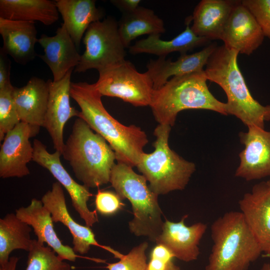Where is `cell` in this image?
Listing matches in <instances>:
<instances>
[{"mask_svg": "<svg viewBox=\"0 0 270 270\" xmlns=\"http://www.w3.org/2000/svg\"><path fill=\"white\" fill-rule=\"evenodd\" d=\"M32 160L48 170L58 182L68 192L72 205L86 226L92 227L97 222L96 210L92 211L88 206V202L92 196L89 188L76 182L68 173L61 163V154L55 151L50 153L46 146L40 140L35 139L33 142Z\"/></svg>", "mask_w": 270, "mask_h": 270, "instance_id": "10", "label": "cell"}, {"mask_svg": "<svg viewBox=\"0 0 270 270\" xmlns=\"http://www.w3.org/2000/svg\"><path fill=\"white\" fill-rule=\"evenodd\" d=\"M18 258L12 256L5 268L0 270H16ZM26 270H71V266L48 246L40 244L34 239L28 252Z\"/></svg>", "mask_w": 270, "mask_h": 270, "instance_id": "29", "label": "cell"}, {"mask_svg": "<svg viewBox=\"0 0 270 270\" xmlns=\"http://www.w3.org/2000/svg\"><path fill=\"white\" fill-rule=\"evenodd\" d=\"M148 243L144 242L134 247L126 255H124L118 262L107 263L108 270H146V251Z\"/></svg>", "mask_w": 270, "mask_h": 270, "instance_id": "31", "label": "cell"}, {"mask_svg": "<svg viewBox=\"0 0 270 270\" xmlns=\"http://www.w3.org/2000/svg\"><path fill=\"white\" fill-rule=\"evenodd\" d=\"M98 74L94 85L102 96L118 98L135 106H150L154 90L146 72H138L124 60Z\"/></svg>", "mask_w": 270, "mask_h": 270, "instance_id": "9", "label": "cell"}, {"mask_svg": "<svg viewBox=\"0 0 270 270\" xmlns=\"http://www.w3.org/2000/svg\"><path fill=\"white\" fill-rule=\"evenodd\" d=\"M70 70L60 80H48L49 95L48 106L42 127L48 132L56 151L62 154L64 146L63 138L64 126L71 118L79 117L80 111L70 105Z\"/></svg>", "mask_w": 270, "mask_h": 270, "instance_id": "12", "label": "cell"}, {"mask_svg": "<svg viewBox=\"0 0 270 270\" xmlns=\"http://www.w3.org/2000/svg\"><path fill=\"white\" fill-rule=\"evenodd\" d=\"M70 92L80 109L78 118L107 142L115 152L117 162L136 166L148 142L146 132L138 126H124L113 118L104 108L102 96L94 84L72 82Z\"/></svg>", "mask_w": 270, "mask_h": 270, "instance_id": "1", "label": "cell"}, {"mask_svg": "<svg viewBox=\"0 0 270 270\" xmlns=\"http://www.w3.org/2000/svg\"><path fill=\"white\" fill-rule=\"evenodd\" d=\"M31 232V226L16 214H8L0 219V269L5 268L14 250H30L34 240Z\"/></svg>", "mask_w": 270, "mask_h": 270, "instance_id": "28", "label": "cell"}, {"mask_svg": "<svg viewBox=\"0 0 270 270\" xmlns=\"http://www.w3.org/2000/svg\"><path fill=\"white\" fill-rule=\"evenodd\" d=\"M171 126L160 124L154 134V150L144 152L136 166L149 182L151 190L158 196L184 190L196 170V164L186 160L169 146Z\"/></svg>", "mask_w": 270, "mask_h": 270, "instance_id": "7", "label": "cell"}, {"mask_svg": "<svg viewBox=\"0 0 270 270\" xmlns=\"http://www.w3.org/2000/svg\"><path fill=\"white\" fill-rule=\"evenodd\" d=\"M140 0H112L110 2L123 14L132 12L140 6Z\"/></svg>", "mask_w": 270, "mask_h": 270, "instance_id": "35", "label": "cell"}, {"mask_svg": "<svg viewBox=\"0 0 270 270\" xmlns=\"http://www.w3.org/2000/svg\"><path fill=\"white\" fill-rule=\"evenodd\" d=\"M85 50L75 72L94 68L98 72L124 60L125 48L118 32V22L111 17L90 24L83 38Z\"/></svg>", "mask_w": 270, "mask_h": 270, "instance_id": "8", "label": "cell"}, {"mask_svg": "<svg viewBox=\"0 0 270 270\" xmlns=\"http://www.w3.org/2000/svg\"><path fill=\"white\" fill-rule=\"evenodd\" d=\"M122 200L116 192L98 190L95 197L96 210L104 216L115 214L124 205Z\"/></svg>", "mask_w": 270, "mask_h": 270, "instance_id": "33", "label": "cell"}, {"mask_svg": "<svg viewBox=\"0 0 270 270\" xmlns=\"http://www.w3.org/2000/svg\"><path fill=\"white\" fill-rule=\"evenodd\" d=\"M255 18L264 37L270 39V0H242Z\"/></svg>", "mask_w": 270, "mask_h": 270, "instance_id": "32", "label": "cell"}, {"mask_svg": "<svg viewBox=\"0 0 270 270\" xmlns=\"http://www.w3.org/2000/svg\"><path fill=\"white\" fill-rule=\"evenodd\" d=\"M268 182H269V183H270V180H269Z\"/></svg>", "mask_w": 270, "mask_h": 270, "instance_id": "38", "label": "cell"}, {"mask_svg": "<svg viewBox=\"0 0 270 270\" xmlns=\"http://www.w3.org/2000/svg\"><path fill=\"white\" fill-rule=\"evenodd\" d=\"M204 70L174 76L154 90L150 104L160 124L172 127L178 114L188 109L212 110L228 115L227 105L210 91Z\"/></svg>", "mask_w": 270, "mask_h": 270, "instance_id": "4", "label": "cell"}, {"mask_svg": "<svg viewBox=\"0 0 270 270\" xmlns=\"http://www.w3.org/2000/svg\"><path fill=\"white\" fill-rule=\"evenodd\" d=\"M118 32L125 48L131 42L144 34H161L165 32L164 21L151 9L139 6L134 11L123 14L118 23Z\"/></svg>", "mask_w": 270, "mask_h": 270, "instance_id": "27", "label": "cell"}, {"mask_svg": "<svg viewBox=\"0 0 270 270\" xmlns=\"http://www.w3.org/2000/svg\"><path fill=\"white\" fill-rule=\"evenodd\" d=\"M213 242L206 270H248L262 250L240 211H230L210 226Z\"/></svg>", "mask_w": 270, "mask_h": 270, "instance_id": "5", "label": "cell"}, {"mask_svg": "<svg viewBox=\"0 0 270 270\" xmlns=\"http://www.w3.org/2000/svg\"><path fill=\"white\" fill-rule=\"evenodd\" d=\"M12 97L20 120L40 130L46 112L49 87L48 81L32 77L21 87H14Z\"/></svg>", "mask_w": 270, "mask_h": 270, "instance_id": "22", "label": "cell"}, {"mask_svg": "<svg viewBox=\"0 0 270 270\" xmlns=\"http://www.w3.org/2000/svg\"><path fill=\"white\" fill-rule=\"evenodd\" d=\"M143 175L121 162L113 166L110 182L122 200L132 204L134 218L129 222L130 232L136 236H146L155 242L162 232L164 222L158 202V195L147 184Z\"/></svg>", "mask_w": 270, "mask_h": 270, "instance_id": "6", "label": "cell"}, {"mask_svg": "<svg viewBox=\"0 0 270 270\" xmlns=\"http://www.w3.org/2000/svg\"><path fill=\"white\" fill-rule=\"evenodd\" d=\"M41 200L50 212L54 222H61L69 230L72 237V248L76 254L88 252L92 246L102 248L119 258L121 254L110 246H102L96 241L92 229L76 222L68 210L62 186L58 182L52 184V189L42 196Z\"/></svg>", "mask_w": 270, "mask_h": 270, "instance_id": "14", "label": "cell"}, {"mask_svg": "<svg viewBox=\"0 0 270 270\" xmlns=\"http://www.w3.org/2000/svg\"><path fill=\"white\" fill-rule=\"evenodd\" d=\"M14 86L0 90V140L20 122L12 97Z\"/></svg>", "mask_w": 270, "mask_h": 270, "instance_id": "30", "label": "cell"}, {"mask_svg": "<svg viewBox=\"0 0 270 270\" xmlns=\"http://www.w3.org/2000/svg\"><path fill=\"white\" fill-rule=\"evenodd\" d=\"M0 34L3 42L0 50L16 62L25 65L38 56L34 48L38 40L35 23L0 18Z\"/></svg>", "mask_w": 270, "mask_h": 270, "instance_id": "20", "label": "cell"}, {"mask_svg": "<svg viewBox=\"0 0 270 270\" xmlns=\"http://www.w3.org/2000/svg\"><path fill=\"white\" fill-rule=\"evenodd\" d=\"M166 270H180V268L172 260L169 263Z\"/></svg>", "mask_w": 270, "mask_h": 270, "instance_id": "36", "label": "cell"}, {"mask_svg": "<svg viewBox=\"0 0 270 270\" xmlns=\"http://www.w3.org/2000/svg\"><path fill=\"white\" fill-rule=\"evenodd\" d=\"M10 61L8 55L0 50V90L13 86L10 80Z\"/></svg>", "mask_w": 270, "mask_h": 270, "instance_id": "34", "label": "cell"}, {"mask_svg": "<svg viewBox=\"0 0 270 270\" xmlns=\"http://www.w3.org/2000/svg\"><path fill=\"white\" fill-rule=\"evenodd\" d=\"M216 47V44H212L194 54H181L174 62L166 57L150 60L146 65V72L152 81L154 90L162 87L171 77L204 70Z\"/></svg>", "mask_w": 270, "mask_h": 270, "instance_id": "21", "label": "cell"}, {"mask_svg": "<svg viewBox=\"0 0 270 270\" xmlns=\"http://www.w3.org/2000/svg\"><path fill=\"white\" fill-rule=\"evenodd\" d=\"M191 16L186 18L184 30L170 40H162L160 34L149 35L147 38L137 41L129 48L132 54L142 53L154 54L158 57H166L170 53L179 52L186 54L189 50L204 45L210 40L196 36L190 28Z\"/></svg>", "mask_w": 270, "mask_h": 270, "instance_id": "24", "label": "cell"}, {"mask_svg": "<svg viewBox=\"0 0 270 270\" xmlns=\"http://www.w3.org/2000/svg\"><path fill=\"white\" fill-rule=\"evenodd\" d=\"M264 38L253 14L238 0L221 37L224 46L239 54L250 55L262 44Z\"/></svg>", "mask_w": 270, "mask_h": 270, "instance_id": "16", "label": "cell"}, {"mask_svg": "<svg viewBox=\"0 0 270 270\" xmlns=\"http://www.w3.org/2000/svg\"><path fill=\"white\" fill-rule=\"evenodd\" d=\"M38 42L44 52V54H38V56L50 70L54 81L62 79L80 62L81 55L63 24L58 28L54 36L42 34Z\"/></svg>", "mask_w": 270, "mask_h": 270, "instance_id": "18", "label": "cell"}, {"mask_svg": "<svg viewBox=\"0 0 270 270\" xmlns=\"http://www.w3.org/2000/svg\"><path fill=\"white\" fill-rule=\"evenodd\" d=\"M55 0H0V18L12 20L38 22L50 26L59 18Z\"/></svg>", "mask_w": 270, "mask_h": 270, "instance_id": "26", "label": "cell"}, {"mask_svg": "<svg viewBox=\"0 0 270 270\" xmlns=\"http://www.w3.org/2000/svg\"><path fill=\"white\" fill-rule=\"evenodd\" d=\"M16 214L34 229L40 244L46 243L63 260L74 262L79 257L72 248L64 244L58 238L52 215L41 200L32 198L28 206L17 209Z\"/></svg>", "mask_w": 270, "mask_h": 270, "instance_id": "19", "label": "cell"}, {"mask_svg": "<svg viewBox=\"0 0 270 270\" xmlns=\"http://www.w3.org/2000/svg\"><path fill=\"white\" fill-rule=\"evenodd\" d=\"M62 155L76 178L88 188H98L110 182L116 160L115 152L82 118L75 120Z\"/></svg>", "mask_w": 270, "mask_h": 270, "instance_id": "3", "label": "cell"}, {"mask_svg": "<svg viewBox=\"0 0 270 270\" xmlns=\"http://www.w3.org/2000/svg\"><path fill=\"white\" fill-rule=\"evenodd\" d=\"M248 129L239 134L244 148L239 154L240 162L235 176L247 181L270 176V132L254 126Z\"/></svg>", "mask_w": 270, "mask_h": 270, "instance_id": "13", "label": "cell"}, {"mask_svg": "<svg viewBox=\"0 0 270 270\" xmlns=\"http://www.w3.org/2000/svg\"><path fill=\"white\" fill-rule=\"evenodd\" d=\"M67 32L76 47L80 42L90 24L101 20L104 16L102 10L96 6L94 0H55Z\"/></svg>", "mask_w": 270, "mask_h": 270, "instance_id": "25", "label": "cell"}, {"mask_svg": "<svg viewBox=\"0 0 270 270\" xmlns=\"http://www.w3.org/2000/svg\"><path fill=\"white\" fill-rule=\"evenodd\" d=\"M240 212L262 252L270 258V184H255L240 200Z\"/></svg>", "mask_w": 270, "mask_h": 270, "instance_id": "15", "label": "cell"}, {"mask_svg": "<svg viewBox=\"0 0 270 270\" xmlns=\"http://www.w3.org/2000/svg\"><path fill=\"white\" fill-rule=\"evenodd\" d=\"M39 130L20 122L6 134L0 150L1 178H22L30 174L27 164L32 160L34 148L29 140Z\"/></svg>", "mask_w": 270, "mask_h": 270, "instance_id": "11", "label": "cell"}, {"mask_svg": "<svg viewBox=\"0 0 270 270\" xmlns=\"http://www.w3.org/2000/svg\"><path fill=\"white\" fill-rule=\"evenodd\" d=\"M238 0H202L196 6L190 28L194 34L209 40H220L235 6Z\"/></svg>", "mask_w": 270, "mask_h": 270, "instance_id": "23", "label": "cell"}, {"mask_svg": "<svg viewBox=\"0 0 270 270\" xmlns=\"http://www.w3.org/2000/svg\"><path fill=\"white\" fill-rule=\"evenodd\" d=\"M238 54L224 44L217 46L204 72L208 80L218 84L224 92L228 114L234 116L247 127L264 128L265 122L270 120V105L261 104L250 92L238 64Z\"/></svg>", "mask_w": 270, "mask_h": 270, "instance_id": "2", "label": "cell"}, {"mask_svg": "<svg viewBox=\"0 0 270 270\" xmlns=\"http://www.w3.org/2000/svg\"><path fill=\"white\" fill-rule=\"evenodd\" d=\"M188 216H184L178 222L166 220L155 242L165 246L174 258L185 262L198 259L200 242L207 229L206 224L202 222L186 226L184 221Z\"/></svg>", "mask_w": 270, "mask_h": 270, "instance_id": "17", "label": "cell"}, {"mask_svg": "<svg viewBox=\"0 0 270 270\" xmlns=\"http://www.w3.org/2000/svg\"><path fill=\"white\" fill-rule=\"evenodd\" d=\"M259 270H270V264L264 263Z\"/></svg>", "mask_w": 270, "mask_h": 270, "instance_id": "37", "label": "cell"}]
</instances>
